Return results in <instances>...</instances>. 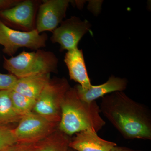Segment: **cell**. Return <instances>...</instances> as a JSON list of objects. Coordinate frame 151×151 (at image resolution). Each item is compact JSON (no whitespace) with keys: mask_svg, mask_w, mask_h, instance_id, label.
<instances>
[{"mask_svg":"<svg viewBox=\"0 0 151 151\" xmlns=\"http://www.w3.org/2000/svg\"><path fill=\"white\" fill-rule=\"evenodd\" d=\"M101 113L127 139L151 140V112L143 103L135 101L124 92L102 97Z\"/></svg>","mask_w":151,"mask_h":151,"instance_id":"6da1fadb","label":"cell"},{"mask_svg":"<svg viewBox=\"0 0 151 151\" xmlns=\"http://www.w3.org/2000/svg\"><path fill=\"white\" fill-rule=\"evenodd\" d=\"M61 112L58 129L69 137L88 130L97 133L105 125L97 102L87 103L81 100L74 87H70L66 92L61 103Z\"/></svg>","mask_w":151,"mask_h":151,"instance_id":"7a4b0ae2","label":"cell"},{"mask_svg":"<svg viewBox=\"0 0 151 151\" xmlns=\"http://www.w3.org/2000/svg\"><path fill=\"white\" fill-rule=\"evenodd\" d=\"M4 58V68L17 78L58 72V59L51 51L24 50L17 56Z\"/></svg>","mask_w":151,"mask_h":151,"instance_id":"3957f363","label":"cell"},{"mask_svg":"<svg viewBox=\"0 0 151 151\" xmlns=\"http://www.w3.org/2000/svg\"><path fill=\"white\" fill-rule=\"evenodd\" d=\"M70 87L66 78H50L37 99L32 112L49 122L59 124L61 103Z\"/></svg>","mask_w":151,"mask_h":151,"instance_id":"277c9868","label":"cell"},{"mask_svg":"<svg viewBox=\"0 0 151 151\" xmlns=\"http://www.w3.org/2000/svg\"><path fill=\"white\" fill-rule=\"evenodd\" d=\"M47 40L45 33H39L35 29L29 32L13 29L0 19V45L4 47V53L9 56L22 47L41 49L46 46Z\"/></svg>","mask_w":151,"mask_h":151,"instance_id":"5b68a950","label":"cell"},{"mask_svg":"<svg viewBox=\"0 0 151 151\" xmlns=\"http://www.w3.org/2000/svg\"><path fill=\"white\" fill-rule=\"evenodd\" d=\"M58 125L32 112L22 118L14 134L17 142L36 144L58 129Z\"/></svg>","mask_w":151,"mask_h":151,"instance_id":"8992f818","label":"cell"},{"mask_svg":"<svg viewBox=\"0 0 151 151\" xmlns=\"http://www.w3.org/2000/svg\"><path fill=\"white\" fill-rule=\"evenodd\" d=\"M91 24L86 20L81 21L76 16L63 21L52 32L50 40L59 44L61 50H73L78 47V42L89 31Z\"/></svg>","mask_w":151,"mask_h":151,"instance_id":"52a82bcc","label":"cell"},{"mask_svg":"<svg viewBox=\"0 0 151 151\" xmlns=\"http://www.w3.org/2000/svg\"><path fill=\"white\" fill-rule=\"evenodd\" d=\"M70 1L68 0H45L39 6L35 29L41 33L52 32L59 26L66 16Z\"/></svg>","mask_w":151,"mask_h":151,"instance_id":"ba28073f","label":"cell"},{"mask_svg":"<svg viewBox=\"0 0 151 151\" xmlns=\"http://www.w3.org/2000/svg\"><path fill=\"white\" fill-rule=\"evenodd\" d=\"M38 2L20 1L16 5L0 11V17L14 27L29 32L35 29V17Z\"/></svg>","mask_w":151,"mask_h":151,"instance_id":"9c48e42d","label":"cell"},{"mask_svg":"<svg viewBox=\"0 0 151 151\" xmlns=\"http://www.w3.org/2000/svg\"><path fill=\"white\" fill-rule=\"evenodd\" d=\"M128 83L126 78L112 75L109 77L108 81L100 85H91L87 89H84L79 84L74 87L81 100L91 103L113 92H123L127 89Z\"/></svg>","mask_w":151,"mask_h":151,"instance_id":"30bf717a","label":"cell"},{"mask_svg":"<svg viewBox=\"0 0 151 151\" xmlns=\"http://www.w3.org/2000/svg\"><path fill=\"white\" fill-rule=\"evenodd\" d=\"M116 143L103 139L97 132L88 130L78 132L70 139L69 147L76 151H111Z\"/></svg>","mask_w":151,"mask_h":151,"instance_id":"8fae6325","label":"cell"},{"mask_svg":"<svg viewBox=\"0 0 151 151\" xmlns=\"http://www.w3.org/2000/svg\"><path fill=\"white\" fill-rule=\"evenodd\" d=\"M64 61L71 80L78 83L84 89H87L91 86L82 50L77 47L68 51L64 57Z\"/></svg>","mask_w":151,"mask_h":151,"instance_id":"7c38bea8","label":"cell"},{"mask_svg":"<svg viewBox=\"0 0 151 151\" xmlns=\"http://www.w3.org/2000/svg\"><path fill=\"white\" fill-rule=\"evenodd\" d=\"M50 79V73L18 78L12 90L36 100Z\"/></svg>","mask_w":151,"mask_h":151,"instance_id":"4fadbf2b","label":"cell"},{"mask_svg":"<svg viewBox=\"0 0 151 151\" xmlns=\"http://www.w3.org/2000/svg\"><path fill=\"white\" fill-rule=\"evenodd\" d=\"M70 139V137L58 129L36 145L39 151H71Z\"/></svg>","mask_w":151,"mask_h":151,"instance_id":"5bb4252c","label":"cell"},{"mask_svg":"<svg viewBox=\"0 0 151 151\" xmlns=\"http://www.w3.org/2000/svg\"><path fill=\"white\" fill-rule=\"evenodd\" d=\"M11 91H0V125L9 126L10 124L18 123L22 118L14 108Z\"/></svg>","mask_w":151,"mask_h":151,"instance_id":"9a60e30c","label":"cell"},{"mask_svg":"<svg viewBox=\"0 0 151 151\" xmlns=\"http://www.w3.org/2000/svg\"><path fill=\"white\" fill-rule=\"evenodd\" d=\"M11 97L14 108L19 115L23 117L32 113L36 100L13 90L11 91Z\"/></svg>","mask_w":151,"mask_h":151,"instance_id":"2e32d148","label":"cell"},{"mask_svg":"<svg viewBox=\"0 0 151 151\" xmlns=\"http://www.w3.org/2000/svg\"><path fill=\"white\" fill-rule=\"evenodd\" d=\"M16 142L14 129L9 126L0 125V151H5Z\"/></svg>","mask_w":151,"mask_h":151,"instance_id":"e0dca14e","label":"cell"},{"mask_svg":"<svg viewBox=\"0 0 151 151\" xmlns=\"http://www.w3.org/2000/svg\"><path fill=\"white\" fill-rule=\"evenodd\" d=\"M17 78L13 74L0 73V91L12 90L16 84Z\"/></svg>","mask_w":151,"mask_h":151,"instance_id":"ac0fdd59","label":"cell"},{"mask_svg":"<svg viewBox=\"0 0 151 151\" xmlns=\"http://www.w3.org/2000/svg\"><path fill=\"white\" fill-rule=\"evenodd\" d=\"M5 151H39L36 144L16 142Z\"/></svg>","mask_w":151,"mask_h":151,"instance_id":"d6986e66","label":"cell"},{"mask_svg":"<svg viewBox=\"0 0 151 151\" xmlns=\"http://www.w3.org/2000/svg\"><path fill=\"white\" fill-rule=\"evenodd\" d=\"M20 1L19 0H0V9H1V10H3L12 7L16 5Z\"/></svg>","mask_w":151,"mask_h":151,"instance_id":"ffe728a7","label":"cell"},{"mask_svg":"<svg viewBox=\"0 0 151 151\" xmlns=\"http://www.w3.org/2000/svg\"><path fill=\"white\" fill-rule=\"evenodd\" d=\"M111 151H145L138 150L127 147H122V146H116L113 148Z\"/></svg>","mask_w":151,"mask_h":151,"instance_id":"44dd1931","label":"cell"},{"mask_svg":"<svg viewBox=\"0 0 151 151\" xmlns=\"http://www.w3.org/2000/svg\"><path fill=\"white\" fill-rule=\"evenodd\" d=\"M71 151H76L75 150H72V149H71Z\"/></svg>","mask_w":151,"mask_h":151,"instance_id":"7402d4cb","label":"cell"}]
</instances>
